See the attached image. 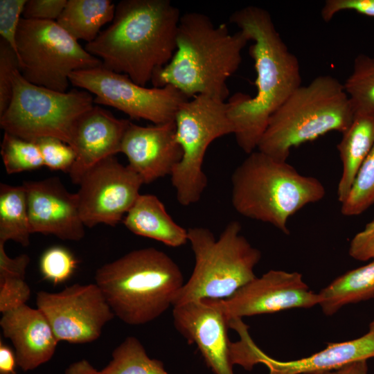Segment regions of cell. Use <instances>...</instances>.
I'll list each match as a JSON object with an SVG mask.
<instances>
[{"mask_svg": "<svg viewBox=\"0 0 374 374\" xmlns=\"http://www.w3.org/2000/svg\"><path fill=\"white\" fill-rule=\"evenodd\" d=\"M229 20L253 42L249 54L256 72V93L251 97L237 93L226 102L236 143L249 154L257 148L271 116L301 86V69L266 10L246 6Z\"/></svg>", "mask_w": 374, "mask_h": 374, "instance_id": "cell-1", "label": "cell"}, {"mask_svg": "<svg viewBox=\"0 0 374 374\" xmlns=\"http://www.w3.org/2000/svg\"><path fill=\"white\" fill-rule=\"evenodd\" d=\"M181 15L169 0H123L111 24L84 48L111 71L146 86L177 49Z\"/></svg>", "mask_w": 374, "mask_h": 374, "instance_id": "cell-2", "label": "cell"}, {"mask_svg": "<svg viewBox=\"0 0 374 374\" xmlns=\"http://www.w3.org/2000/svg\"><path fill=\"white\" fill-rule=\"evenodd\" d=\"M249 41L241 30L231 34L225 24L216 26L203 13L186 12L179 20L172 58L150 82L154 87L172 86L189 98L206 95L225 101L226 81L238 69Z\"/></svg>", "mask_w": 374, "mask_h": 374, "instance_id": "cell-3", "label": "cell"}, {"mask_svg": "<svg viewBox=\"0 0 374 374\" xmlns=\"http://www.w3.org/2000/svg\"><path fill=\"white\" fill-rule=\"evenodd\" d=\"M95 281L114 315L132 326L162 315L185 283L177 264L154 247L133 250L102 265Z\"/></svg>", "mask_w": 374, "mask_h": 374, "instance_id": "cell-4", "label": "cell"}, {"mask_svg": "<svg viewBox=\"0 0 374 374\" xmlns=\"http://www.w3.org/2000/svg\"><path fill=\"white\" fill-rule=\"evenodd\" d=\"M231 202L240 215L289 234L287 222L304 206L326 195L317 178L300 174L287 161L253 151L231 176Z\"/></svg>", "mask_w": 374, "mask_h": 374, "instance_id": "cell-5", "label": "cell"}, {"mask_svg": "<svg viewBox=\"0 0 374 374\" xmlns=\"http://www.w3.org/2000/svg\"><path fill=\"white\" fill-rule=\"evenodd\" d=\"M354 116L344 84L319 75L297 88L271 116L257 149L287 161L292 148L332 131L344 132Z\"/></svg>", "mask_w": 374, "mask_h": 374, "instance_id": "cell-6", "label": "cell"}, {"mask_svg": "<svg viewBox=\"0 0 374 374\" xmlns=\"http://www.w3.org/2000/svg\"><path fill=\"white\" fill-rule=\"evenodd\" d=\"M240 231L237 221L230 222L217 239L205 227L188 229L195 267L173 307L191 300L226 299L256 277L254 268L261 252Z\"/></svg>", "mask_w": 374, "mask_h": 374, "instance_id": "cell-7", "label": "cell"}, {"mask_svg": "<svg viewBox=\"0 0 374 374\" xmlns=\"http://www.w3.org/2000/svg\"><path fill=\"white\" fill-rule=\"evenodd\" d=\"M10 102L0 114L4 132L36 143L44 137L62 140L71 146L77 124L94 106L85 90L60 92L27 81L17 70Z\"/></svg>", "mask_w": 374, "mask_h": 374, "instance_id": "cell-8", "label": "cell"}, {"mask_svg": "<svg viewBox=\"0 0 374 374\" xmlns=\"http://www.w3.org/2000/svg\"><path fill=\"white\" fill-rule=\"evenodd\" d=\"M176 139L183 152L171 174L177 199L182 206L197 202L207 186L202 169L209 145L216 139L233 134L227 103L197 95L183 103L175 117Z\"/></svg>", "mask_w": 374, "mask_h": 374, "instance_id": "cell-9", "label": "cell"}, {"mask_svg": "<svg viewBox=\"0 0 374 374\" xmlns=\"http://www.w3.org/2000/svg\"><path fill=\"white\" fill-rule=\"evenodd\" d=\"M16 43L21 75L57 91H66L73 72L102 65L55 21L21 17Z\"/></svg>", "mask_w": 374, "mask_h": 374, "instance_id": "cell-10", "label": "cell"}, {"mask_svg": "<svg viewBox=\"0 0 374 374\" xmlns=\"http://www.w3.org/2000/svg\"><path fill=\"white\" fill-rule=\"evenodd\" d=\"M69 81L93 94L94 103L112 107L132 119H143L153 124L174 121L179 106L190 99L172 86H141L128 75L103 65L74 71Z\"/></svg>", "mask_w": 374, "mask_h": 374, "instance_id": "cell-11", "label": "cell"}, {"mask_svg": "<svg viewBox=\"0 0 374 374\" xmlns=\"http://www.w3.org/2000/svg\"><path fill=\"white\" fill-rule=\"evenodd\" d=\"M35 303L59 342L94 341L105 325L115 317L96 283L73 284L57 292L39 291Z\"/></svg>", "mask_w": 374, "mask_h": 374, "instance_id": "cell-12", "label": "cell"}, {"mask_svg": "<svg viewBox=\"0 0 374 374\" xmlns=\"http://www.w3.org/2000/svg\"><path fill=\"white\" fill-rule=\"evenodd\" d=\"M78 184L81 219L91 228L101 223L115 226L136 202L143 182L128 165L112 156L89 169Z\"/></svg>", "mask_w": 374, "mask_h": 374, "instance_id": "cell-13", "label": "cell"}, {"mask_svg": "<svg viewBox=\"0 0 374 374\" xmlns=\"http://www.w3.org/2000/svg\"><path fill=\"white\" fill-rule=\"evenodd\" d=\"M319 293L310 290L296 271L269 270L256 277L226 299L220 300L230 321L319 304Z\"/></svg>", "mask_w": 374, "mask_h": 374, "instance_id": "cell-14", "label": "cell"}, {"mask_svg": "<svg viewBox=\"0 0 374 374\" xmlns=\"http://www.w3.org/2000/svg\"><path fill=\"white\" fill-rule=\"evenodd\" d=\"M172 318L177 332L197 346L215 374H234L228 337L229 320L220 299H196L175 305Z\"/></svg>", "mask_w": 374, "mask_h": 374, "instance_id": "cell-15", "label": "cell"}, {"mask_svg": "<svg viewBox=\"0 0 374 374\" xmlns=\"http://www.w3.org/2000/svg\"><path fill=\"white\" fill-rule=\"evenodd\" d=\"M374 357V320L366 334L342 342H329L322 350L308 357L291 360L275 359L261 350L249 335L242 337L237 348L238 364L251 371L254 365L263 364L269 374H317L331 371L348 364Z\"/></svg>", "mask_w": 374, "mask_h": 374, "instance_id": "cell-16", "label": "cell"}, {"mask_svg": "<svg viewBox=\"0 0 374 374\" xmlns=\"http://www.w3.org/2000/svg\"><path fill=\"white\" fill-rule=\"evenodd\" d=\"M31 233L53 235L79 241L84 236L76 193H69L60 178L24 181Z\"/></svg>", "mask_w": 374, "mask_h": 374, "instance_id": "cell-17", "label": "cell"}, {"mask_svg": "<svg viewBox=\"0 0 374 374\" xmlns=\"http://www.w3.org/2000/svg\"><path fill=\"white\" fill-rule=\"evenodd\" d=\"M121 153L143 184L171 175L183 152L176 139L174 121L141 126L130 121L121 143Z\"/></svg>", "mask_w": 374, "mask_h": 374, "instance_id": "cell-18", "label": "cell"}, {"mask_svg": "<svg viewBox=\"0 0 374 374\" xmlns=\"http://www.w3.org/2000/svg\"><path fill=\"white\" fill-rule=\"evenodd\" d=\"M130 120L118 118L109 111L94 105L75 127L71 147L76 157L68 172L78 184L85 172L99 161L121 152Z\"/></svg>", "mask_w": 374, "mask_h": 374, "instance_id": "cell-19", "label": "cell"}, {"mask_svg": "<svg viewBox=\"0 0 374 374\" xmlns=\"http://www.w3.org/2000/svg\"><path fill=\"white\" fill-rule=\"evenodd\" d=\"M2 314V333L12 341L17 366L24 371H32L52 358L59 341L39 309L25 304Z\"/></svg>", "mask_w": 374, "mask_h": 374, "instance_id": "cell-20", "label": "cell"}, {"mask_svg": "<svg viewBox=\"0 0 374 374\" xmlns=\"http://www.w3.org/2000/svg\"><path fill=\"white\" fill-rule=\"evenodd\" d=\"M133 233L179 247L188 240V230L177 224L163 204L154 195H139L123 220Z\"/></svg>", "mask_w": 374, "mask_h": 374, "instance_id": "cell-21", "label": "cell"}, {"mask_svg": "<svg viewBox=\"0 0 374 374\" xmlns=\"http://www.w3.org/2000/svg\"><path fill=\"white\" fill-rule=\"evenodd\" d=\"M374 146V117L355 114L354 118L342 133L337 145L342 164V172L337 185V199L346 198L354 179L364 160Z\"/></svg>", "mask_w": 374, "mask_h": 374, "instance_id": "cell-22", "label": "cell"}, {"mask_svg": "<svg viewBox=\"0 0 374 374\" xmlns=\"http://www.w3.org/2000/svg\"><path fill=\"white\" fill-rule=\"evenodd\" d=\"M116 5L110 0H67L57 23L77 41L87 44L100 33L101 28L112 22Z\"/></svg>", "mask_w": 374, "mask_h": 374, "instance_id": "cell-23", "label": "cell"}, {"mask_svg": "<svg viewBox=\"0 0 374 374\" xmlns=\"http://www.w3.org/2000/svg\"><path fill=\"white\" fill-rule=\"evenodd\" d=\"M319 295V305L327 316L335 314L346 305L373 299L374 260L336 278Z\"/></svg>", "mask_w": 374, "mask_h": 374, "instance_id": "cell-24", "label": "cell"}, {"mask_svg": "<svg viewBox=\"0 0 374 374\" xmlns=\"http://www.w3.org/2000/svg\"><path fill=\"white\" fill-rule=\"evenodd\" d=\"M31 234L24 186L0 184V243L13 240L23 247Z\"/></svg>", "mask_w": 374, "mask_h": 374, "instance_id": "cell-25", "label": "cell"}, {"mask_svg": "<svg viewBox=\"0 0 374 374\" xmlns=\"http://www.w3.org/2000/svg\"><path fill=\"white\" fill-rule=\"evenodd\" d=\"M30 258L21 254L9 257L0 243V312L9 310L25 305L30 298L31 290L26 282V271Z\"/></svg>", "mask_w": 374, "mask_h": 374, "instance_id": "cell-26", "label": "cell"}, {"mask_svg": "<svg viewBox=\"0 0 374 374\" xmlns=\"http://www.w3.org/2000/svg\"><path fill=\"white\" fill-rule=\"evenodd\" d=\"M98 374H169L163 362L148 355L135 337H126L112 352V359Z\"/></svg>", "mask_w": 374, "mask_h": 374, "instance_id": "cell-27", "label": "cell"}, {"mask_svg": "<svg viewBox=\"0 0 374 374\" xmlns=\"http://www.w3.org/2000/svg\"><path fill=\"white\" fill-rule=\"evenodd\" d=\"M343 84L355 114L374 117V58L357 56L352 73Z\"/></svg>", "mask_w": 374, "mask_h": 374, "instance_id": "cell-28", "label": "cell"}, {"mask_svg": "<svg viewBox=\"0 0 374 374\" xmlns=\"http://www.w3.org/2000/svg\"><path fill=\"white\" fill-rule=\"evenodd\" d=\"M1 155L6 172L15 174L34 170L44 166L42 157L36 143L4 132Z\"/></svg>", "mask_w": 374, "mask_h": 374, "instance_id": "cell-29", "label": "cell"}, {"mask_svg": "<svg viewBox=\"0 0 374 374\" xmlns=\"http://www.w3.org/2000/svg\"><path fill=\"white\" fill-rule=\"evenodd\" d=\"M345 216L362 214L374 204V146L361 166L346 199L341 203Z\"/></svg>", "mask_w": 374, "mask_h": 374, "instance_id": "cell-30", "label": "cell"}, {"mask_svg": "<svg viewBox=\"0 0 374 374\" xmlns=\"http://www.w3.org/2000/svg\"><path fill=\"white\" fill-rule=\"evenodd\" d=\"M77 260L67 248L54 246L47 249L39 260L43 278L54 285L63 283L73 274Z\"/></svg>", "mask_w": 374, "mask_h": 374, "instance_id": "cell-31", "label": "cell"}, {"mask_svg": "<svg viewBox=\"0 0 374 374\" xmlns=\"http://www.w3.org/2000/svg\"><path fill=\"white\" fill-rule=\"evenodd\" d=\"M36 143L45 166L51 170L69 172L76 157L71 146L53 137L42 138Z\"/></svg>", "mask_w": 374, "mask_h": 374, "instance_id": "cell-32", "label": "cell"}, {"mask_svg": "<svg viewBox=\"0 0 374 374\" xmlns=\"http://www.w3.org/2000/svg\"><path fill=\"white\" fill-rule=\"evenodd\" d=\"M19 70L17 55L3 39H0V114L8 106L12 96V79Z\"/></svg>", "mask_w": 374, "mask_h": 374, "instance_id": "cell-33", "label": "cell"}, {"mask_svg": "<svg viewBox=\"0 0 374 374\" xmlns=\"http://www.w3.org/2000/svg\"><path fill=\"white\" fill-rule=\"evenodd\" d=\"M26 0H0V35L17 54V34Z\"/></svg>", "mask_w": 374, "mask_h": 374, "instance_id": "cell-34", "label": "cell"}, {"mask_svg": "<svg viewBox=\"0 0 374 374\" xmlns=\"http://www.w3.org/2000/svg\"><path fill=\"white\" fill-rule=\"evenodd\" d=\"M67 0H26L23 18L40 21H57Z\"/></svg>", "mask_w": 374, "mask_h": 374, "instance_id": "cell-35", "label": "cell"}, {"mask_svg": "<svg viewBox=\"0 0 374 374\" xmlns=\"http://www.w3.org/2000/svg\"><path fill=\"white\" fill-rule=\"evenodd\" d=\"M353 10L374 17V0H327L321 10L324 21H330L339 12Z\"/></svg>", "mask_w": 374, "mask_h": 374, "instance_id": "cell-36", "label": "cell"}, {"mask_svg": "<svg viewBox=\"0 0 374 374\" xmlns=\"http://www.w3.org/2000/svg\"><path fill=\"white\" fill-rule=\"evenodd\" d=\"M348 254L359 261L374 258V217L366 224L364 229L353 236L350 242Z\"/></svg>", "mask_w": 374, "mask_h": 374, "instance_id": "cell-37", "label": "cell"}, {"mask_svg": "<svg viewBox=\"0 0 374 374\" xmlns=\"http://www.w3.org/2000/svg\"><path fill=\"white\" fill-rule=\"evenodd\" d=\"M17 366L15 352L0 341V374H16Z\"/></svg>", "mask_w": 374, "mask_h": 374, "instance_id": "cell-38", "label": "cell"}, {"mask_svg": "<svg viewBox=\"0 0 374 374\" xmlns=\"http://www.w3.org/2000/svg\"><path fill=\"white\" fill-rule=\"evenodd\" d=\"M317 374H368L367 360L355 362L338 369Z\"/></svg>", "mask_w": 374, "mask_h": 374, "instance_id": "cell-39", "label": "cell"}, {"mask_svg": "<svg viewBox=\"0 0 374 374\" xmlns=\"http://www.w3.org/2000/svg\"><path fill=\"white\" fill-rule=\"evenodd\" d=\"M65 374H98V371L87 360L82 359L70 364Z\"/></svg>", "mask_w": 374, "mask_h": 374, "instance_id": "cell-40", "label": "cell"}]
</instances>
